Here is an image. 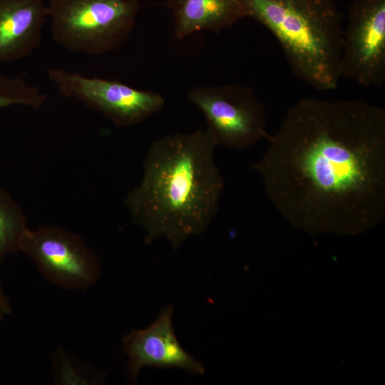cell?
I'll return each instance as SVG.
<instances>
[{"mask_svg": "<svg viewBox=\"0 0 385 385\" xmlns=\"http://www.w3.org/2000/svg\"><path fill=\"white\" fill-rule=\"evenodd\" d=\"M46 101L47 96L28 84L24 76L8 77L0 73V111L16 105L38 110Z\"/></svg>", "mask_w": 385, "mask_h": 385, "instance_id": "cell-13", "label": "cell"}, {"mask_svg": "<svg viewBox=\"0 0 385 385\" xmlns=\"http://www.w3.org/2000/svg\"><path fill=\"white\" fill-rule=\"evenodd\" d=\"M341 78L364 86L385 83V0H355L343 33Z\"/></svg>", "mask_w": 385, "mask_h": 385, "instance_id": "cell-8", "label": "cell"}, {"mask_svg": "<svg viewBox=\"0 0 385 385\" xmlns=\"http://www.w3.org/2000/svg\"><path fill=\"white\" fill-rule=\"evenodd\" d=\"M188 98L204 114L207 130L217 145L242 150L268 135L265 108L250 88L197 87Z\"/></svg>", "mask_w": 385, "mask_h": 385, "instance_id": "cell-5", "label": "cell"}, {"mask_svg": "<svg viewBox=\"0 0 385 385\" xmlns=\"http://www.w3.org/2000/svg\"><path fill=\"white\" fill-rule=\"evenodd\" d=\"M22 207L12 195L0 188V261L20 252L23 238L29 230Z\"/></svg>", "mask_w": 385, "mask_h": 385, "instance_id": "cell-12", "label": "cell"}, {"mask_svg": "<svg viewBox=\"0 0 385 385\" xmlns=\"http://www.w3.org/2000/svg\"><path fill=\"white\" fill-rule=\"evenodd\" d=\"M11 304L0 282V320H4L11 313Z\"/></svg>", "mask_w": 385, "mask_h": 385, "instance_id": "cell-14", "label": "cell"}, {"mask_svg": "<svg viewBox=\"0 0 385 385\" xmlns=\"http://www.w3.org/2000/svg\"><path fill=\"white\" fill-rule=\"evenodd\" d=\"M281 45L294 75L318 91L341 78L343 15L334 0H241Z\"/></svg>", "mask_w": 385, "mask_h": 385, "instance_id": "cell-3", "label": "cell"}, {"mask_svg": "<svg viewBox=\"0 0 385 385\" xmlns=\"http://www.w3.org/2000/svg\"><path fill=\"white\" fill-rule=\"evenodd\" d=\"M217 145L207 129L152 143L142 180L124 200L132 222L145 230L146 244L164 237L177 250L208 227L225 188L214 160Z\"/></svg>", "mask_w": 385, "mask_h": 385, "instance_id": "cell-2", "label": "cell"}, {"mask_svg": "<svg viewBox=\"0 0 385 385\" xmlns=\"http://www.w3.org/2000/svg\"><path fill=\"white\" fill-rule=\"evenodd\" d=\"M47 76L63 96L81 101L120 127L145 120L165 104L160 94L138 90L118 81L88 77L61 68H49Z\"/></svg>", "mask_w": 385, "mask_h": 385, "instance_id": "cell-7", "label": "cell"}, {"mask_svg": "<svg viewBox=\"0 0 385 385\" xmlns=\"http://www.w3.org/2000/svg\"><path fill=\"white\" fill-rule=\"evenodd\" d=\"M174 307L160 309L158 317L148 327L133 329L123 337V351L128 356V377L137 381L144 366L158 369L178 368L193 375L205 374L203 364L180 344L173 325Z\"/></svg>", "mask_w": 385, "mask_h": 385, "instance_id": "cell-9", "label": "cell"}, {"mask_svg": "<svg viewBox=\"0 0 385 385\" xmlns=\"http://www.w3.org/2000/svg\"><path fill=\"white\" fill-rule=\"evenodd\" d=\"M20 252L48 281L64 289L86 290L101 274L99 260L83 238L56 225L29 228Z\"/></svg>", "mask_w": 385, "mask_h": 385, "instance_id": "cell-6", "label": "cell"}, {"mask_svg": "<svg viewBox=\"0 0 385 385\" xmlns=\"http://www.w3.org/2000/svg\"><path fill=\"white\" fill-rule=\"evenodd\" d=\"M165 4L179 40L203 30L218 33L247 16L241 0H168Z\"/></svg>", "mask_w": 385, "mask_h": 385, "instance_id": "cell-11", "label": "cell"}, {"mask_svg": "<svg viewBox=\"0 0 385 385\" xmlns=\"http://www.w3.org/2000/svg\"><path fill=\"white\" fill-rule=\"evenodd\" d=\"M47 16L41 0H0V63L30 56L41 44Z\"/></svg>", "mask_w": 385, "mask_h": 385, "instance_id": "cell-10", "label": "cell"}, {"mask_svg": "<svg viewBox=\"0 0 385 385\" xmlns=\"http://www.w3.org/2000/svg\"><path fill=\"white\" fill-rule=\"evenodd\" d=\"M139 0H50L53 38L66 49L91 56L119 48L132 32Z\"/></svg>", "mask_w": 385, "mask_h": 385, "instance_id": "cell-4", "label": "cell"}, {"mask_svg": "<svg viewBox=\"0 0 385 385\" xmlns=\"http://www.w3.org/2000/svg\"><path fill=\"white\" fill-rule=\"evenodd\" d=\"M252 169L270 200L306 228L358 231L385 215V110L364 100L304 98Z\"/></svg>", "mask_w": 385, "mask_h": 385, "instance_id": "cell-1", "label": "cell"}]
</instances>
